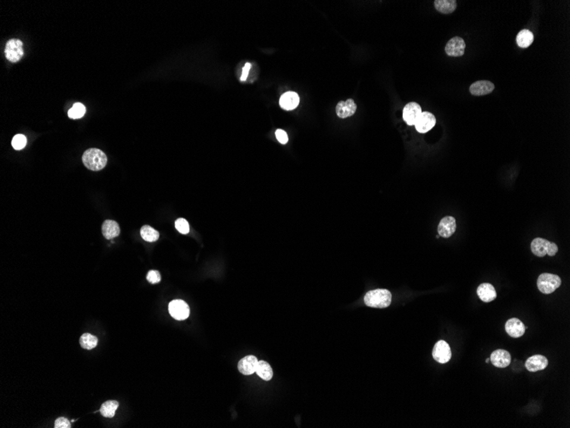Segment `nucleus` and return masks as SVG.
<instances>
[{
	"label": "nucleus",
	"instance_id": "nucleus-4",
	"mask_svg": "<svg viewBox=\"0 0 570 428\" xmlns=\"http://www.w3.org/2000/svg\"><path fill=\"white\" fill-rule=\"evenodd\" d=\"M561 283L562 281L558 275L545 273L540 274L538 278L537 287L542 293L551 294L560 287Z\"/></svg>",
	"mask_w": 570,
	"mask_h": 428
},
{
	"label": "nucleus",
	"instance_id": "nucleus-3",
	"mask_svg": "<svg viewBox=\"0 0 570 428\" xmlns=\"http://www.w3.org/2000/svg\"><path fill=\"white\" fill-rule=\"evenodd\" d=\"M531 251L534 255L543 257L545 255L553 257L558 252V247L555 243L541 238H536L531 242Z\"/></svg>",
	"mask_w": 570,
	"mask_h": 428
},
{
	"label": "nucleus",
	"instance_id": "nucleus-23",
	"mask_svg": "<svg viewBox=\"0 0 570 428\" xmlns=\"http://www.w3.org/2000/svg\"><path fill=\"white\" fill-rule=\"evenodd\" d=\"M533 42V34L529 29H523L517 36V45L521 48L529 47Z\"/></svg>",
	"mask_w": 570,
	"mask_h": 428
},
{
	"label": "nucleus",
	"instance_id": "nucleus-18",
	"mask_svg": "<svg viewBox=\"0 0 570 428\" xmlns=\"http://www.w3.org/2000/svg\"><path fill=\"white\" fill-rule=\"evenodd\" d=\"M300 103V98L295 91H288L283 94L279 100V105L285 110H295Z\"/></svg>",
	"mask_w": 570,
	"mask_h": 428
},
{
	"label": "nucleus",
	"instance_id": "nucleus-21",
	"mask_svg": "<svg viewBox=\"0 0 570 428\" xmlns=\"http://www.w3.org/2000/svg\"><path fill=\"white\" fill-rule=\"evenodd\" d=\"M435 7L442 14H451L456 10L457 2L455 0H436Z\"/></svg>",
	"mask_w": 570,
	"mask_h": 428
},
{
	"label": "nucleus",
	"instance_id": "nucleus-31",
	"mask_svg": "<svg viewBox=\"0 0 570 428\" xmlns=\"http://www.w3.org/2000/svg\"><path fill=\"white\" fill-rule=\"evenodd\" d=\"M55 428H71V424L69 420L63 417H60L57 418L55 422Z\"/></svg>",
	"mask_w": 570,
	"mask_h": 428
},
{
	"label": "nucleus",
	"instance_id": "nucleus-11",
	"mask_svg": "<svg viewBox=\"0 0 570 428\" xmlns=\"http://www.w3.org/2000/svg\"><path fill=\"white\" fill-rule=\"evenodd\" d=\"M490 361L492 362V365L495 366L496 368L504 369L511 364V354L504 349H497L492 353V355L490 356Z\"/></svg>",
	"mask_w": 570,
	"mask_h": 428
},
{
	"label": "nucleus",
	"instance_id": "nucleus-12",
	"mask_svg": "<svg viewBox=\"0 0 570 428\" xmlns=\"http://www.w3.org/2000/svg\"><path fill=\"white\" fill-rule=\"evenodd\" d=\"M457 224L452 216H446L440 221L438 226L439 235L443 238H449L456 232Z\"/></svg>",
	"mask_w": 570,
	"mask_h": 428
},
{
	"label": "nucleus",
	"instance_id": "nucleus-17",
	"mask_svg": "<svg viewBox=\"0 0 570 428\" xmlns=\"http://www.w3.org/2000/svg\"><path fill=\"white\" fill-rule=\"evenodd\" d=\"M494 84L489 81H479L470 86V91L474 96L489 94L494 90Z\"/></svg>",
	"mask_w": 570,
	"mask_h": 428
},
{
	"label": "nucleus",
	"instance_id": "nucleus-34",
	"mask_svg": "<svg viewBox=\"0 0 570 428\" xmlns=\"http://www.w3.org/2000/svg\"><path fill=\"white\" fill-rule=\"evenodd\" d=\"M489 361H490V358H488L486 360V362H489Z\"/></svg>",
	"mask_w": 570,
	"mask_h": 428
},
{
	"label": "nucleus",
	"instance_id": "nucleus-16",
	"mask_svg": "<svg viewBox=\"0 0 570 428\" xmlns=\"http://www.w3.org/2000/svg\"><path fill=\"white\" fill-rule=\"evenodd\" d=\"M258 362V359L254 356H245L238 362V370L243 375H253L256 371Z\"/></svg>",
	"mask_w": 570,
	"mask_h": 428
},
{
	"label": "nucleus",
	"instance_id": "nucleus-30",
	"mask_svg": "<svg viewBox=\"0 0 570 428\" xmlns=\"http://www.w3.org/2000/svg\"><path fill=\"white\" fill-rule=\"evenodd\" d=\"M147 280L151 284L159 283L161 281V274L158 271L151 270L148 273Z\"/></svg>",
	"mask_w": 570,
	"mask_h": 428
},
{
	"label": "nucleus",
	"instance_id": "nucleus-28",
	"mask_svg": "<svg viewBox=\"0 0 570 428\" xmlns=\"http://www.w3.org/2000/svg\"><path fill=\"white\" fill-rule=\"evenodd\" d=\"M11 145H12L13 148L15 150H22V149L25 147L27 145V138L25 135L23 134H16L14 136V138L11 141Z\"/></svg>",
	"mask_w": 570,
	"mask_h": 428
},
{
	"label": "nucleus",
	"instance_id": "nucleus-27",
	"mask_svg": "<svg viewBox=\"0 0 570 428\" xmlns=\"http://www.w3.org/2000/svg\"><path fill=\"white\" fill-rule=\"evenodd\" d=\"M85 111H86V109H85L84 104H81V103H76V104H74L73 107L69 110L68 116H69V118H71V119H80V118L84 117Z\"/></svg>",
	"mask_w": 570,
	"mask_h": 428
},
{
	"label": "nucleus",
	"instance_id": "nucleus-2",
	"mask_svg": "<svg viewBox=\"0 0 570 428\" xmlns=\"http://www.w3.org/2000/svg\"><path fill=\"white\" fill-rule=\"evenodd\" d=\"M82 161L88 170L99 171L106 166L108 158L104 151L99 149L91 148L84 152Z\"/></svg>",
	"mask_w": 570,
	"mask_h": 428
},
{
	"label": "nucleus",
	"instance_id": "nucleus-19",
	"mask_svg": "<svg viewBox=\"0 0 570 428\" xmlns=\"http://www.w3.org/2000/svg\"><path fill=\"white\" fill-rule=\"evenodd\" d=\"M477 295L484 302H492L497 298L496 290L492 285L489 283L481 284L477 288Z\"/></svg>",
	"mask_w": 570,
	"mask_h": 428
},
{
	"label": "nucleus",
	"instance_id": "nucleus-5",
	"mask_svg": "<svg viewBox=\"0 0 570 428\" xmlns=\"http://www.w3.org/2000/svg\"><path fill=\"white\" fill-rule=\"evenodd\" d=\"M22 44H23L22 41H20L18 39H11L8 41L4 49V53L7 59L13 63L19 62L24 54Z\"/></svg>",
	"mask_w": 570,
	"mask_h": 428
},
{
	"label": "nucleus",
	"instance_id": "nucleus-22",
	"mask_svg": "<svg viewBox=\"0 0 570 428\" xmlns=\"http://www.w3.org/2000/svg\"><path fill=\"white\" fill-rule=\"evenodd\" d=\"M255 373L264 381H269L273 378V369L269 365V363L265 362V361H259L258 362Z\"/></svg>",
	"mask_w": 570,
	"mask_h": 428
},
{
	"label": "nucleus",
	"instance_id": "nucleus-8",
	"mask_svg": "<svg viewBox=\"0 0 570 428\" xmlns=\"http://www.w3.org/2000/svg\"><path fill=\"white\" fill-rule=\"evenodd\" d=\"M422 114V109L419 104L411 102L407 104L403 110V119L409 126H415L420 116Z\"/></svg>",
	"mask_w": 570,
	"mask_h": 428
},
{
	"label": "nucleus",
	"instance_id": "nucleus-15",
	"mask_svg": "<svg viewBox=\"0 0 570 428\" xmlns=\"http://www.w3.org/2000/svg\"><path fill=\"white\" fill-rule=\"evenodd\" d=\"M525 326L523 322L517 318H511L508 320L505 324V331L511 338L522 337L525 334Z\"/></svg>",
	"mask_w": 570,
	"mask_h": 428
},
{
	"label": "nucleus",
	"instance_id": "nucleus-6",
	"mask_svg": "<svg viewBox=\"0 0 570 428\" xmlns=\"http://www.w3.org/2000/svg\"><path fill=\"white\" fill-rule=\"evenodd\" d=\"M170 315L172 318L178 321H184L187 319L190 315V308L188 304L183 300H173L170 302L168 306Z\"/></svg>",
	"mask_w": 570,
	"mask_h": 428
},
{
	"label": "nucleus",
	"instance_id": "nucleus-9",
	"mask_svg": "<svg viewBox=\"0 0 570 428\" xmlns=\"http://www.w3.org/2000/svg\"><path fill=\"white\" fill-rule=\"evenodd\" d=\"M436 117L430 112H422L417 123L415 124L416 129L420 133H426L436 126Z\"/></svg>",
	"mask_w": 570,
	"mask_h": 428
},
{
	"label": "nucleus",
	"instance_id": "nucleus-14",
	"mask_svg": "<svg viewBox=\"0 0 570 428\" xmlns=\"http://www.w3.org/2000/svg\"><path fill=\"white\" fill-rule=\"evenodd\" d=\"M547 366H548V360L545 356L541 355L531 356L525 362L526 369L532 373L544 370L547 368Z\"/></svg>",
	"mask_w": 570,
	"mask_h": 428
},
{
	"label": "nucleus",
	"instance_id": "nucleus-20",
	"mask_svg": "<svg viewBox=\"0 0 570 428\" xmlns=\"http://www.w3.org/2000/svg\"><path fill=\"white\" fill-rule=\"evenodd\" d=\"M102 232L104 238L107 239H112L119 235L121 233L119 224L112 220H106L102 226Z\"/></svg>",
	"mask_w": 570,
	"mask_h": 428
},
{
	"label": "nucleus",
	"instance_id": "nucleus-10",
	"mask_svg": "<svg viewBox=\"0 0 570 428\" xmlns=\"http://www.w3.org/2000/svg\"><path fill=\"white\" fill-rule=\"evenodd\" d=\"M445 50L449 57H461L464 54L465 42L460 37H453L448 41Z\"/></svg>",
	"mask_w": 570,
	"mask_h": 428
},
{
	"label": "nucleus",
	"instance_id": "nucleus-24",
	"mask_svg": "<svg viewBox=\"0 0 570 428\" xmlns=\"http://www.w3.org/2000/svg\"><path fill=\"white\" fill-rule=\"evenodd\" d=\"M118 406H119V403L117 401H115V400L107 401L105 403H103V405L101 406V415L106 418H113L116 415V409H118Z\"/></svg>",
	"mask_w": 570,
	"mask_h": 428
},
{
	"label": "nucleus",
	"instance_id": "nucleus-32",
	"mask_svg": "<svg viewBox=\"0 0 570 428\" xmlns=\"http://www.w3.org/2000/svg\"><path fill=\"white\" fill-rule=\"evenodd\" d=\"M276 138H277L279 142H280L283 145L287 144V142H288V140L287 133L282 129H278L276 131Z\"/></svg>",
	"mask_w": 570,
	"mask_h": 428
},
{
	"label": "nucleus",
	"instance_id": "nucleus-13",
	"mask_svg": "<svg viewBox=\"0 0 570 428\" xmlns=\"http://www.w3.org/2000/svg\"><path fill=\"white\" fill-rule=\"evenodd\" d=\"M356 110H357V105L353 99L341 101V102H339L336 105V108H335V111H336L337 116L342 119L352 117L356 112Z\"/></svg>",
	"mask_w": 570,
	"mask_h": 428
},
{
	"label": "nucleus",
	"instance_id": "nucleus-7",
	"mask_svg": "<svg viewBox=\"0 0 570 428\" xmlns=\"http://www.w3.org/2000/svg\"><path fill=\"white\" fill-rule=\"evenodd\" d=\"M433 357L436 362L445 364L451 357V348L446 341L440 340L435 344L432 352Z\"/></svg>",
	"mask_w": 570,
	"mask_h": 428
},
{
	"label": "nucleus",
	"instance_id": "nucleus-33",
	"mask_svg": "<svg viewBox=\"0 0 570 428\" xmlns=\"http://www.w3.org/2000/svg\"><path fill=\"white\" fill-rule=\"evenodd\" d=\"M250 69H251L250 63H246V64H245V65H244V70H243V74H242V76H241L242 82H244V81H245V80L247 79V75H248V71H249V70H250Z\"/></svg>",
	"mask_w": 570,
	"mask_h": 428
},
{
	"label": "nucleus",
	"instance_id": "nucleus-25",
	"mask_svg": "<svg viewBox=\"0 0 570 428\" xmlns=\"http://www.w3.org/2000/svg\"><path fill=\"white\" fill-rule=\"evenodd\" d=\"M140 234H141L142 238L147 242H156L160 236L158 231L154 229L150 226L142 227L141 229H140Z\"/></svg>",
	"mask_w": 570,
	"mask_h": 428
},
{
	"label": "nucleus",
	"instance_id": "nucleus-29",
	"mask_svg": "<svg viewBox=\"0 0 570 428\" xmlns=\"http://www.w3.org/2000/svg\"><path fill=\"white\" fill-rule=\"evenodd\" d=\"M176 229L182 234H187L190 232L188 221L184 218H179L175 221Z\"/></svg>",
	"mask_w": 570,
	"mask_h": 428
},
{
	"label": "nucleus",
	"instance_id": "nucleus-26",
	"mask_svg": "<svg viewBox=\"0 0 570 428\" xmlns=\"http://www.w3.org/2000/svg\"><path fill=\"white\" fill-rule=\"evenodd\" d=\"M97 338L90 334H84L80 339V343L83 349H94L97 346Z\"/></svg>",
	"mask_w": 570,
	"mask_h": 428
},
{
	"label": "nucleus",
	"instance_id": "nucleus-1",
	"mask_svg": "<svg viewBox=\"0 0 570 428\" xmlns=\"http://www.w3.org/2000/svg\"><path fill=\"white\" fill-rule=\"evenodd\" d=\"M366 305L371 308H388L392 302V294L389 290L376 289L370 291L364 299Z\"/></svg>",
	"mask_w": 570,
	"mask_h": 428
}]
</instances>
